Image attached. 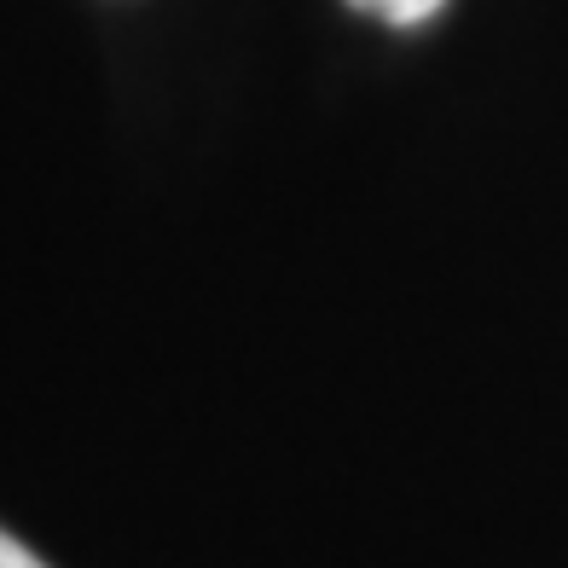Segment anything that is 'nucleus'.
Returning a JSON list of instances; mask_svg holds the SVG:
<instances>
[{"mask_svg":"<svg viewBox=\"0 0 568 568\" xmlns=\"http://www.w3.org/2000/svg\"><path fill=\"white\" fill-rule=\"evenodd\" d=\"M354 12L366 18H383V23H400V30H412V23H429L435 12L447 7V0H348Z\"/></svg>","mask_w":568,"mask_h":568,"instance_id":"obj_1","label":"nucleus"},{"mask_svg":"<svg viewBox=\"0 0 568 568\" xmlns=\"http://www.w3.org/2000/svg\"><path fill=\"white\" fill-rule=\"evenodd\" d=\"M0 568H47V562H41L30 546H18L7 528H0Z\"/></svg>","mask_w":568,"mask_h":568,"instance_id":"obj_2","label":"nucleus"}]
</instances>
